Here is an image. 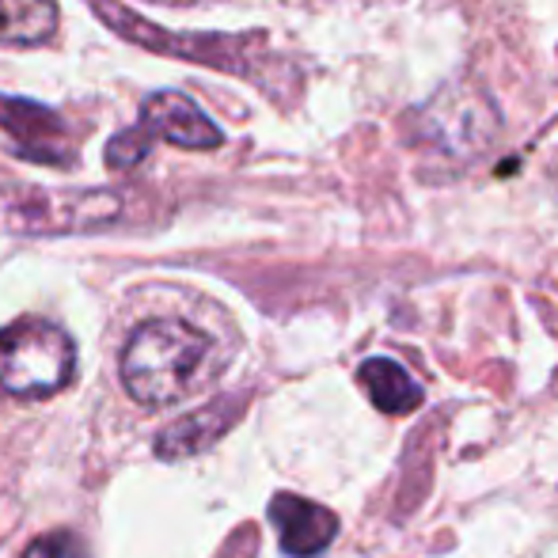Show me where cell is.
<instances>
[{
  "label": "cell",
  "mask_w": 558,
  "mask_h": 558,
  "mask_svg": "<svg viewBox=\"0 0 558 558\" xmlns=\"http://www.w3.org/2000/svg\"><path fill=\"white\" fill-rule=\"evenodd\" d=\"M214 373V338L186 319H145L122 350V384L141 407L179 403L206 388Z\"/></svg>",
  "instance_id": "6da1fadb"
},
{
  "label": "cell",
  "mask_w": 558,
  "mask_h": 558,
  "mask_svg": "<svg viewBox=\"0 0 558 558\" xmlns=\"http://www.w3.org/2000/svg\"><path fill=\"white\" fill-rule=\"evenodd\" d=\"M76 373V345L46 319H20L0 331V388L15 399L61 391Z\"/></svg>",
  "instance_id": "7a4b0ae2"
},
{
  "label": "cell",
  "mask_w": 558,
  "mask_h": 558,
  "mask_svg": "<svg viewBox=\"0 0 558 558\" xmlns=\"http://www.w3.org/2000/svg\"><path fill=\"white\" fill-rule=\"evenodd\" d=\"M422 125H426V137H434L441 148L478 153L494 133V125H498V118H494V107L478 92H441L422 111Z\"/></svg>",
  "instance_id": "3957f363"
},
{
  "label": "cell",
  "mask_w": 558,
  "mask_h": 558,
  "mask_svg": "<svg viewBox=\"0 0 558 558\" xmlns=\"http://www.w3.org/2000/svg\"><path fill=\"white\" fill-rule=\"evenodd\" d=\"M270 521L278 529V544L289 558L324 555L338 536V517L319 501L301 494H278L270 501Z\"/></svg>",
  "instance_id": "277c9868"
},
{
  "label": "cell",
  "mask_w": 558,
  "mask_h": 558,
  "mask_svg": "<svg viewBox=\"0 0 558 558\" xmlns=\"http://www.w3.org/2000/svg\"><path fill=\"white\" fill-rule=\"evenodd\" d=\"M141 130L179 148H217L225 141V133L198 111V104L179 96V92H160L148 99L145 114H141Z\"/></svg>",
  "instance_id": "5b68a950"
},
{
  "label": "cell",
  "mask_w": 558,
  "mask_h": 558,
  "mask_svg": "<svg viewBox=\"0 0 558 558\" xmlns=\"http://www.w3.org/2000/svg\"><path fill=\"white\" fill-rule=\"evenodd\" d=\"M240 414H243L240 399H221V403L198 407V411H191L186 418L171 422L163 429L160 441H156V456L160 460H186V456L206 452V448H214L235 426Z\"/></svg>",
  "instance_id": "8992f818"
},
{
  "label": "cell",
  "mask_w": 558,
  "mask_h": 558,
  "mask_svg": "<svg viewBox=\"0 0 558 558\" xmlns=\"http://www.w3.org/2000/svg\"><path fill=\"white\" fill-rule=\"evenodd\" d=\"M0 125L12 133L23 156H35L43 163L65 160V125L53 111L35 107L27 99H4L0 96Z\"/></svg>",
  "instance_id": "52a82bcc"
},
{
  "label": "cell",
  "mask_w": 558,
  "mask_h": 558,
  "mask_svg": "<svg viewBox=\"0 0 558 558\" xmlns=\"http://www.w3.org/2000/svg\"><path fill=\"white\" fill-rule=\"evenodd\" d=\"M357 380H361V388H365V396L373 399L376 411H384V414H411L422 407V388L411 380V373L391 357L361 361Z\"/></svg>",
  "instance_id": "ba28073f"
},
{
  "label": "cell",
  "mask_w": 558,
  "mask_h": 558,
  "mask_svg": "<svg viewBox=\"0 0 558 558\" xmlns=\"http://www.w3.org/2000/svg\"><path fill=\"white\" fill-rule=\"evenodd\" d=\"M58 31L53 0H0V43L38 46Z\"/></svg>",
  "instance_id": "9c48e42d"
},
{
  "label": "cell",
  "mask_w": 558,
  "mask_h": 558,
  "mask_svg": "<svg viewBox=\"0 0 558 558\" xmlns=\"http://www.w3.org/2000/svg\"><path fill=\"white\" fill-rule=\"evenodd\" d=\"M145 153H148V133L145 130L118 133V137L111 141V148H107V163H111L114 171H122V168H133Z\"/></svg>",
  "instance_id": "30bf717a"
},
{
  "label": "cell",
  "mask_w": 558,
  "mask_h": 558,
  "mask_svg": "<svg viewBox=\"0 0 558 558\" xmlns=\"http://www.w3.org/2000/svg\"><path fill=\"white\" fill-rule=\"evenodd\" d=\"M84 547L73 532H50V536L35 539V544L23 551V558H81Z\"/></svg>",
  "instance_id": "8fae6325"
}]
</instances>
